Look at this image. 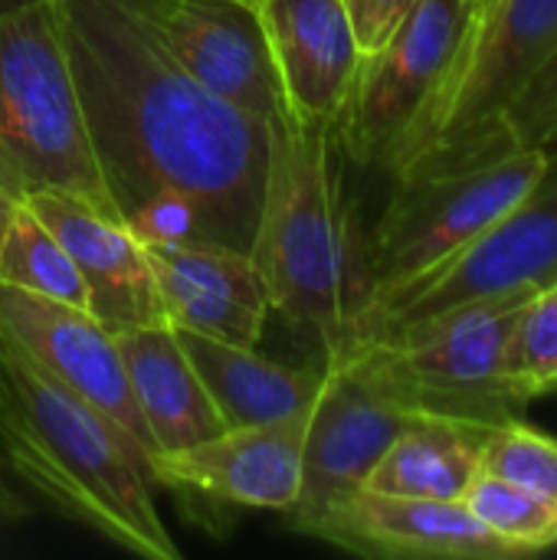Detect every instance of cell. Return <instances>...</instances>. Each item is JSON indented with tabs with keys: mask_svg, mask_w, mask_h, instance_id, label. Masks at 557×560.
Segmentation results:
<instances>
[{
	"mask_svg": "<svg viewBox=\"0 0 557 560\" xmlns=\"http://www.w3.org/2000/svg\"><path fill=\"white\" fill-rule=\"evenodd\" d=\"M98 174L141 243L250 253L269 125L204 89L118 0H59Z\"/></svg>",
	"mask_w": 557,
	"mask_h": 560,
	"instance_id": "obj_1",
	"label": "cell"
},
{
	"mask_svg": "<svg viewBox=\"0 0 557 560\" xmlns=\"http://www.w3.org/2000/svg\"><path fill=\"white\" fill-rule=\"evenodd\" d=\"M269 177L253 236V262L269 312L309 364H335L361 341L374 299L368 230L341 177L332 128L289 115L269 125Z\"/></svg>",
	"mask_w": 557,
	"mask_h": 560,
	"instance_id": "obj_2",
	"label": "cell"
},
{
	"mask_svg": "<svg viewBox=\"0 0 557 560\" xmlns=\"http://www.w3.org/2000/svg\"><path fill=\"white\" fill-rule=\"evenodd\" d=\"M0 443L10 469L69 522L138 558H181L135 436L46 374L3 328Z\"/></svg>",
	"mask_w": 557,
	"mask_h": 560,
	"instance_id": "obj_3",
	"label": "cell"
},
{
	"mask_svg": "<svg viewBox=\"0 0 557 560\" xmlns=\"http://www.w3.org/2000/svg\"><path fill=\"white\" fill-rule=\"evenodd\" d=\"M532 292L525 285L460 302L368 338L345 358L371 387L417 417L509 423L522 417L525 404L509 384L506 345Z\"/></svg>",
	"mask_w": 557,
	"mask_h": 560,
	"instance_id": "obj_4",
	"label": "cell"
},
{
	"mask_svg": "<svg viewBox=\"0 0 557 560\" xmlns=\"http://www.w3.org/2000/svg\"><path fill=\"white\" fill-rule=\"evenodd\" d=\"M0 154L26 197L62 190L118 220L89 138L59 0H30L0 16Z\"/></svg>",
	"mask_w": 557,
	"mask_h": 560,
	"instance_id": "obj_5",
	"label": "cell"
},
{
	"mask_svg": "<svg viewBox=\"0 0 557 560\" xmlns=\"http://www.w3.org/2000/svg\"><path fill=\"white\" fill-rule=\"evenodd\" d=\"M545 161L548 148L489 144L394 174L391 200L368 233L371 305L479 240L532 190Z\"/></svg>",
	"mask_w": 557,
	"mask_h": 560,
	"instance_id": "obj_6",
	"label": "cell"
},
{
	"mask_svg": "<svg viewBox=\"0 0 557 560\" xmlns=\"http://www.w3.org/2000/svg\"><path fill=\"white\" fill-rule=\"evenodd\" d=\"M479 20V0H417L384 46L361 52L332 138L355 167L397 174L423 148Z\"/></svg>",
	"mask_w": 557,
	"mask_h": 560,
	"instance_id": "obj_7",
	"label": "cell"
},
{
	"mask_svg": "<svg viewBox=\"0 0 557 560\" xmlns=\"http://www.w3.org/2000/svg\"><path fill=\"white\" fill-rule=\"evenodd\" d=\"M557 279V144L548 148L545 171L532 190L506 210L479 240L423 272L420 279L378 299L364 318L361 341L410 322L430 318L469 299L542 289ZM358 341V345H361Z\"/></svg>",
	"mask_w": 557,
	"mask_h": 560,
	"instance_id": "obj_8",
	"label": "cell"
},
{
	"mask_svg": "<svg viewBox=\"0 0 557 560\" xmlns=\"http://www.w3.org/2000/svg\"><path fill=\"white\" fill-rule=\"evenodd\" d=\"M555 43L557 0H479L473 36L414 161L509 144L499 138L502 112Z\"/></svg>",
	"mask_w": 557,
	"mask_h": 560,
	"instance_id": "obj_9",
	"label": "cell"
},
{
	"mask_svg": "<svg viewBox=\"0 0 557 560\" xmlns=\"http://www.w3.org/2000/svg\"><path fill=\"white\" fill-rule=\"evenodd\" d=\"M417 420L423 417L387 400L348 358L328 364L305 423L302 492L289 512L292 528L305 532L358 495L391 443Z\"/></svg>",
	"mask_w": 557,
	"mask_h": 560,
	"instance_id": "obj_10",
	"label": "cell"
},
{
	"mask_svg": "<svg viewBox=\"0 0 557 560\" xmlns=\"http://www.w3.org/2000/svg\"><path fill=\"white\" fill-rule=\"evenodd\" d=\"M204 89L263 118H286L256 7L240 0H118Z\"/></svg>",
	"mask_w": 557,
	"mask_h": 560,
	"instance_id": "obj_11",
	"label": "cell"
},
{
	"mask_svg": "<svg viewBox=\"0 0 557 560\" xmlns=\"http://www.w3.org/2000/svg\"><path fill=\"white\" fill-rule=\"evenodd\" d=\"M0 328L59 384L108 413L151 459L158 446L131 394L115 335L85 308L0 282Z\"/></svg>",
	"mask_w": 557,
	"mask_h": 560,
	"instance_id": "obj_12",
	"label": "cell"
},
{
	"mask_svg": "<svg viewBox=\"0 0 557 560\" xmlns=\"http://www.w3.org/2000/svg\"><path fill=\"white\" fill-rule=\"evenodd\" d=\"M305 423L309 413L279 423L233 427L207 443L161 453L151 459V482L213 505L289 515L302 492Z\"/></svg>",
	"mask_w": 557,
	"mask_h": 560,
	"instance_id": "obj_13",
	"label": "cell"
},
{
	"mask_svg": "<svg viewBox=\"0 0 557 560\" xmlns=\"http://www.w3.org/2000/svg\"><path fill=\"white\" fill-rule=\"evenodd\" d=\"M144 249L171 328L259 348L272 312L250 253L217 243H144Z\"/></svg>",
	"mask_w": 557,
	"mask_h": 560,
	"instance_id": "obj_14",
	"label": "cell"
},
{
	"mask_svg": "<svg viewBox=\"0 0 557 560\" xmlns=\"http://www.w3.org/2000/svg\"><path fill=\"white\" fill-rule=\"evenodd\" d=\"M302 535L364 558L506 560L515 551L496 538L466 502L404 499L361 489Z\"/></svg>",
	"mask_w": 557,
	"mask_h": 560,
	"instance_id": "obj_15",
	"label": "cell"
},
{
	"mask_svg": "<svg viewBox=\"0 0 557 560\" xmlns=\"http://www.w3.org/2000/svg\"><path fill=\"white\" fill-rule=\"evenodd\" d=\"M256 13L289 118L332 128L361 62L345 0H263Z\"/></svg>",
	"mask_w": 557,
	"mask_h": 560,
	"instance_id": "obj_16",
	"label": "cell"
},
{
	"mask_svg": "<svg viewBox=\"0 0 557 560\" xmlns=\"http://www.w3.org/2000/svg\"><path fill=\"white\" fill-rule=\"evenodd\" d=\"M26 207L69 249L89 295V315L112 335L164 322L148 249L125 223L102 217L95 207L62 190L30 194Z\"/></svg>",
	"mask_w": 557,
	"mask_h": 560,
	"instance_id": "obj_17",
	"label": "cell"
},
{
	"mask_svg": "<svg viewBox=\"0 0 557 560\" xmlns=\"http://www.w3.org/2000/svg\"><path fill=\"white\" fill-rule=\"evenodd\" d=\"M115 341L158 456L207 443L227 430L171 325L128 328Z\"/></svg>",
	"mask_w": 557,
	"mask_h": 560,
	"instance_id": "obj_18",
	"label": "cell"
},
{
	"mask_svg": "<svg viewBox=\"0 0 557 560\" xmlns=\"http://www.w3.org/2000/svg\"><path fill=\"white\" fill-rule=\"evenodd\" d=\"M177 338L227 430L302 417L312 410L325 381L322 364H279L263 358L256 348L227 345L194 331H177Z\"/></svg>",
	"mask_w": 557,
	"mask_h": 560,
	"instance_id": "obj_19",
	"label": "cell"
},
{
	"mask_svg": "<svg viewBox=\"0 0 557 560\" xmlns=\"http://www.w3.org/2000/svg\"><path fill=\"white\" fill-rule=\"evenodd\" d=\"M492 430L496 427L486 423L423 417L391 443L364 489L404 499L463 502L483 476V450Z\"/></svg>",
	"mask_w": 557,
	"mask_h": 560,
	"instance_id": "obj_20",
	"label": "cell"
},
{
	"mask_svg": "<svg viewBox=\"0 0 557 560\" xmlns=\"http://www.w3.org/2000/svg\"><path fill=\"white\" fill-rule=\"evenodd\" d=\"M0 282L89 312V295L69 249L26 207V200L0 236Z\"/></svg>",
	"mask_w": 557,
	"mask_h": 560,
	"instance_id": "obj_21",
	"label": "cell"
},
{
	"mask_svg": "<svg viewBox=\"0 0 557 560\" xmlns=\"http://www.w3.org/2000/svg\"><path fill=\"white\" fill-rule=\"evenodd\" d=\"M463 502L496 538L515 551V558H532L557 548V509L522 486L479 476Z\"/></svg>",
	"mask_w": 557,
	"mask_h": 560,
	"instance_id": "obj_22",
	"label": "cell"
},
{
	"mask_svg": "<svg viewBox=\"0 0 557 560\" xmlns=\"http://www.w3.org/2000/svg\"><path fill=\"white\" fill-rule=\"evenodd\" d=\"M506 374L525 407L557 394V279L522 305L506 345Z\"/></svg>",
	"mask_w": 557,
	"mask_h": 560,
	"instance_id": "obj_23",
	"label": "cell"
},
{
	"mask_svg": "<svg viewBox=\"0 0 557 560\" xmlns=\"http://www.w3.org/2000/svg\"><path fill=\"white\" fill-rule=\"evenodd\" d=\"M483 476L522 486L557 509V440L519 417L499 423L483 450Z\"/></svg>",
	"mask_w": 557,
	"mask_h": 560,
	"instance_id": "obj_24",
	"label": "cell"
},
{
	"mask_svg": "<svg viewBox=\"0 0 557 560\" xmlns=\"http://www.w3.org/2000/svg\"><path fill=\"white\" fill-rule=\"evenodd\" d=\"M499 138L515 148H555L557 144V43L522 82L506 105Z\"/></svg>",
	"mask_w": 557,
	"mask_h": 560,
	"instance_id": "obj_25",
	"label": "cell"
},
{
	"mask_svg": "<svg viewBox=\"0 0 557 560\" xmlns=\"http://www.w3.org/2000/svg\"><path fill=\"white\" fill-rule=\"evenodd\" d=\"M345 7L361 52H371L387 43V36L404 23L417 0H345Z\"/></svg>",
	"mask_w": 557,
	"mask_h": 560,
	"instance_id": "obj_26",
	"label": "cell"
},
{
	"mask_svg": "<svg viewBox=\"0 0 557 560\" xmlns=\"http://www.w3.org/2000/svg\"><path fill=\"white\" fill-rule=\"evenodd\" d=\"M23 200H26V194H23L20 180L13 177V171L7 167V161H3V154H0V236H3L10 217L16 213V207H20Z\"/></svg>",
	"mask_w": 557,
	"mask_h": 560,
	"instance_id": "obj_27",
	"label": "cell"
},
{
	"mask_svg": "<svg viewBox=\"0 0 557 560\" xmlns=\"http://www.w3.org/2000/svg\"><path fill=\"white\" fill-rule=\"evenodd\" d=\"M23 515H26V505L20 502V495L0 476V522H13V518H23Z\"/></svg>",
	"mask_w": 557,
	"mask_h": 560,
	"instance_id": "obj_28",
	"label": "cell"
},
{
	"mask_svg": "<svg viewBox=\"0 0 557 560\" xmlns=\"http://www.w3.org/2000/svg\"><path fill=\"white\" fill-rule=\"evenodd\" d=\"M23 3H30V0H0V16H7V13L20 10Z\"/></svg>",
	"mask_w": 557,
	"mask_h": 560,
	"instance_id": "obj_29",
	"label": "cell"
},
{
	"mask_svg": "<svg viewBox=\"0 0 557 560\" xmlns=\"http://www.w3.org/2000/svg\"><path fill=\"white\" fill-rule=\"evenodd\" d=\"M240 3H246V7H259L263 0H240Z\"/></svg>",
	"mask_w": 557,
	"mask_h": 560,
	"instance_id": "obj_30",
	"label": "cell"
}]
</instances>
